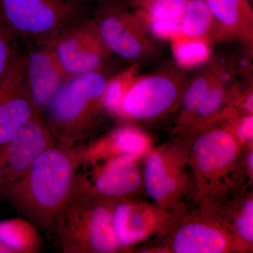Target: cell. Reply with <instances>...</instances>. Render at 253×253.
Wrapping results in <instances>:
<instances>
[{
  "mask_svg": "<svg viewBox=\"0 0 253 253\" xmlns=\"http://www.w3.org/2000/svg\"><path fill=\"white\" fill-rule=\"evenodd\" d=\"M85 145L56 141L19 179L0 186V199L11 204L40 231L52 234L55 221L72 194Z\"/></svg>",
  "mask_w": 253,
  "mask_h": 253,
  "instance_id": "cell-1",
  "label": "cell"
},
{
  "mask_svg": "<svg viewBox=\"0 0 253 253\" xmlns=\"http://www.w3.org/2000/svg\"><path fill=\"white\" fill-rule=\"evenodd\" d=\"M107 80L99 71L68 78L43 118L56 141L80 144L90 134L103 105Z\"/></svg>",
  "mask_w": 253,
  "mask_h": 253,
  "instance_id": "cell-2",
  "label": "cell"
},
{
  "mask_svg": "<svg viewBox=\"0 0 253 253\" xmlns=\"http://www.w3.org/2000/svg\"><path fill=\"white\" fill-rule=\"evenodd\" d=\"M72 194L55 221L52 234L64 253H115L121 251L113 231V203Z\"/></svg>",
  "mask_w": 253,
  "mask_h": 253,
  "instance_id": "cell-3",
  "label": "cell"
},
{
  "mask_svg": "<svg viewBox=\"0 0 253 253\" xmlns=\"http://www.w3.org/2000/svg\"><path fill=\"white\" fill-rule=\"evenodd\" d=\"M190 163L203 196H216L229 185L239 164V141L222 129L205 131L194 139Z\"/></svg>",
  "mask_w": 253,
  "mask_h": 253,
  "instance_id": "cell-4",
  "label": "cell"
},
{
  "mask_svg": "<svg viewBox=\"0 0 253 253\" xmlns=\"http://www.w3.org/2000/svg\"><path fill=\"white\" fill-rule=\"evenodd\" d=\"M76 14L68 0H0V21L15 36L51 41Z\"/></svg>",
  "mask_w": 253,
  "mask_h": 253,
  "instance_id": "cell-5",
  "label": "cell"
},
{
  "mask_svg": "<svg viewBox=\"0 0 253 253\" xmlns=\"http://www.w3.org/2000/svg\"><path fill=\"white\" fill-rule=\"evenodd\" d=\"M136 158L127 155L115 156L81 168L73 185L72 194H86L109 199H126L139 189L142 181Z\"/></svg>",
  "mask_w": 253,
  "mask_h": 253,
  "instance_id": "cell-6",
  "label": "cell"
},
{
  "mask_svg": "<svg viewBox=\"0 0 253 253\" xmlns=\"http://www.w3.org/2000/svg\"><path fill=\"white\" fill-rule=\"evenodd\" d=\"M38 113L28 88L26 55L18 51L0 78V146Z\"/></svg>",
  "mask_w": 253,
  "mask_h": 253,
  "instance_id": "cell-7",
  "label": "cell"
},
{
  "mask_svg": "<svg viewBox=\"0 0 253 253\" xmlns=\"http://www.w3.org/2000/svg\"><path fill=\"white\" fill-rule=\"evenodd\" d=\"M46 44L68 78L98 71L109 51L92 24L68 28Z\"/></svg>",
  "mask_w": 253,
  "mask_h": 253,
  "instance_id": "cell-8",
  "label": "cell"
},
{
  "mask_svg": "<svg viewBox=\"0 0 253 253\" xmlns=\"http://www.w3.org/2000/svg\"><path fill=\"white\" fill-rule=\"evenodd\" d=\"M55 142L41 114L38 113L0 146V186L21 177L36 158Z\"/></svg>",
  "mask_w": 253,
  "mask_h": 253,
  "instance_id": "cell-9",
  "label": "cell"
},
{
  "mask_svg": "<svg viewBox=\"0 0 253 253\" xmlns=\"http://www.w3.org/2000/svg\"><path fill=\"white\" fill-rule=\"evenodd\" d=\"M181 94V82L172 75H153L133 81L123 98L121 115L154 119L172 109Z\"/></svg>",
  "mask_w": 253,
  "mask_h": 253,
  "instance_id": "cell-10",
  "label": "cell"
},
{
  "mask_svg": "<svg viewBox=\"0 0 253 253\" xmlns=\"http://www.w3.org/2000/svg\"><path fill=\"white\" fill-rule=\"evenodd\" d=\"M239 244L229 228L212 218L200 216L181 220L168 237L169 253H224Z\"/></svg>",
  "mask_w": 253,
  "mask_h": 253,
  "instance_id": "cell-11",
  "label": "cell"
},
{
  "mask_svg": "<svg viewBox=\"0 0 253 253\" xmlns=\"http://www.w3.org/2000/svg\"><path fill=\"white\" fill-rule=\"evenodd\" d=\"M96 26L107 49L123 59H137L149 51L151 43L136 15L114 10L106 13Z\"/></svg>",
  "mask_w": 253,
  "mask_h": 253,
  "instance_id": "cell-12",
  "label": "cell"
},
{
  "mask_svg": "<svg viewBox=\"0 0 253 253\" xmlns=\"http://www.w3.org/2000/svg\"><path fill=\"white\" fill-rule=\"evenodd\" d=\"M26 55L28 88L41 114L68 78L47 44Z\"/></svg>",
  "mask_w": 253,
  "mask_h": 253,
  "instance_id": "cell-13",
  "label": "cell"
},
{
  "mask_svg": "<svg viewBox=\"0 0 253 253\" xmlns=\"http://www.w3.org/2000/svg\"><path fill=\"white\" fill-rule=\"evenodd\" d=\"M183 181V172L169 151L160 149L149 155L145 167V188L161 208L172 206L179 199Z\"/></svg>",
  "mask_w": 253,
  "mask_h": 253,
  "instance_id": "cell-14",
  "label": "cell"
},
{
  "mask_svg": "<svg viewBox=\"0 0 253 253\" xmlns=\"http://www.w3.org/2000/svg\"><path fill=\"white\" fill-rule=\"evenodd\" d=\"M124 199H114L112 209L113 231L121 251L154 233L159 224L158 217H161L154 208Z\"/></svg>",
  "mask_w": 253,
  "mask_h": 253,
  "instance_id": "cell-15",
  "label": "cell"
},
{
  "mask_svg": "<svg viewBox=\"0 0 253 253\" xmlns=\"http://www.w3.org/2000/svg\"><path fill=\"white\" fill-rule=\"evenodd\" d=\"M149 146V139L141 131L131 127L121 128L108 137L86 146L83 163L99 162L121 155L137 158Z\"/></svg>",
  "mask_w": 253,
  "mask_h": 253,
  "instance_id": "cell-16",
  "label": "cell"
},
{
  "mask_svg": "<svg viewBox=\"0 0 253 253\" xmlns=\"http://www.w3.org/2000/svg\"><path fill=\"white\" fill-rule=\"evenodd\" d=\"M41 231L26 218L0 221V244L10 253H37L41 250Z\"/></svg>",
  "mask_w": 253,
  "mask_h": 253,
  "instance_id": "cell-17",
  "label": "cell"
},
{
  "mask_svg": "<svg viewBox=\"0 0 253 253\" xmlns=\"http://www.w3.org/2000/svg\"><path fill=\"white\" fill-rule=\"evenodd\" d=\"M213 21L222 28L240 31L252 20V10L247 0H205Z\"/></svg>",
  "mask_w": 253,
  "mask_h": 253,
  "instance_id": "cell-18",
  "label": "cell"
},
{
  "mask_svg": "<svg viewBox=\"0 0 253 253\" xmlns=\"http://www.w3.org/2000/svg\"><path fill=\"white\" fill-rule=\"evenodd\" d=\"M212 21L205 0H188L181 19V33L188 39H200L209 31Z\"/></svg>",
  "mask_w": 253,
  "mask_h": 253,
  "instance_id": "cell-19",
  "label": "cell"
},
{
  "mask_svg": "<svg viewBox=\"0 0 253 253\" xmlns=\"http://www.w3.org/2000/svg\"><path fill=\"white\" fill-rule=\"evenodd\" d=\"M220 74L219 70L212 68V70H208L203 74L199 75L190 83L183 92L184 95L181 102L183 116L193 114L208 89Z\"/></svg>",
  "mask_w": 253,
  "mask_h": 253,
  "instance_id": "cell-20",
  "label": "cell"
},
{
  "mask_svg": "<svg viewBox=\"0 0 253 253\" xmlns=\"http://www.w3.org/2000/svg\"><path fill=\"white\" fill-rule=\"evenodd\" d=\"M188 0H151L146 6L150 23L172 21L181 23Z\"/></svg>",
  "mask_w": 253,
  "mask_h": 253,
  "instance_id": "cell-21",
  "label": "cell"
},
{
  "mask_svg": "<svg viewBox=\"0 0 253 253\" xmlns=\"http://www.w3.org/2000/svg\"><path fill=\"white\" fill-rule=\"evenodd\" d=\"M133 81L132 72L126 71L108 81L103 94L104 107L111 112L121 115L123 98Z\"/></svg>",
  "mask_w": 253,
  "mask_h": 253,
  "instance_id": "cell-22",
  "label": "cell"
},
{
  "mask_svg": "<svg viewBox=\"0 0 253 253\" xmlns=\"http://www.w3.org/2000/svg\"><path fill=\"white\" fill-rule=\"evenodd\" d=\"M226 96L224 78L222 74H220L208 89L193 114L199 118H206L212 116L220 109Z\"/></svg>",
  "mask_w": 253,
  "mask_h": 253,
  "instance_id": "cell-23",
  "label": "cell"
},
{
  "mask_svg": "<svg viewBox=\"0 0 253 253\" xmlns=\"http://www.w3.org/2000/svg\"><path fill=\"white\" fill-rule=\"evenodd\" d=\"M176 43L174 54L179 63L184 66H193L203 62L208 56L206 43L200 39H188Z\"/></svg>",
  "mask_w": 253,
  "mask_h": 253,
  "instance_id": "cell-24",
  "label": "cell"
},
{
  "mask_svg": "<svg viewBox=\"0 0 253 253\" xmlns=\"http://www.w3.org/2000/svg\"><path fill=\"white\" fill-rule=\"evenodd\" d=\"M234 233L241 243L252 246L253 241V201L246 200L234 219Z\"/></svg>",
  "mask_w": 253,
  "mask_h": 253,
  "instance_id": "cell-25",
  "label": "cell"
},
{
  "mask_svg": "<svg viewBox=\"0 0 253 253\" xmlns=\"http://www.w3.org/2000/svg\"><path fill=\"white\" fill-rule=\"evenodd\" d=\"M16 36L0 21V78L17 54Z\"/></svg>",
  "mask_w": 253,
  "mask_h": 253,
  "instance_id": "cell-26",
  "label": "cell"
},
{
  "mask_svg": "<svg viewBox=\"0 0 253 253\" xmlns=\"http://www.w3.org/2000/svg\"><path fill=\"white\" fill-rule=\"evenodd\" d=\"M238 134L240 139L251 141L253 138V118L252 115L246 116L240 122L238 126Z\"/></svg>",
  "mask_w": 253,
  "mask_h": 253,
  "instance_id": "cell-27",
  "label": "cell"
},
{
  "mask_svg": "<svg viewBox=\"0 0 253 253\" xmlns=\"http://www.w3.org/2000/svg\"><path fill=\"white\" fill-rule=\"evenodd\" d=\"M247 165L248 167H249L250 172L253 173V153L251 152V154H249V157H248L247 159Z\"/></svg>",
  "mask_w": 253,
  "mask_h": 253,
  "instance_id": "cell-28",
  "label": "cell"
},
{
  "mask_svg": "<svg viewBox=\"0 0 253 253\" xmlns=\"http://www.w3.org/2000/svg\"><path fill=\"white\" fill-rule=\"evenodd\" d=\"M151 0H135L136 3L138 4L141 5V6H145Z\"/></svg>",
  "mask_w": 253,
  "mask_h": 253,
  "instance_id": "cell-29",
  "label": "cell"
},
{
  "mask_svg": "<svg viewBox=\"0 0 253 253\" xmlns=\"http://www.w3.org/2000/svg\"><path fill=\"white\" fill-rule=\"evenodd\" d=\"M0 253H10V252L6 249V248L4 247V246L0 244Z\"/></svg>",
  "mask_w": 253,
  "mask_h": 253,
  "instance_id": "cell-30",
  "label": "cell"
}]
</instances>
